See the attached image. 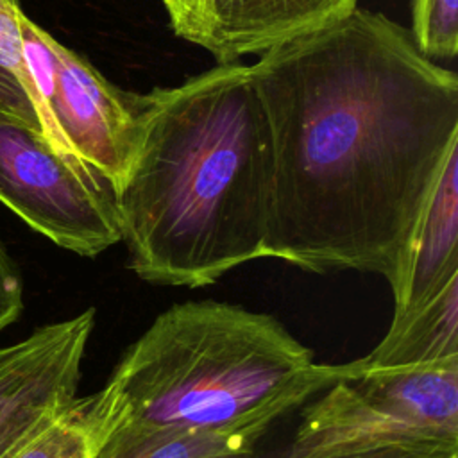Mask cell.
<instances>
[{
	"label": "cell",
	"mask_w": 458,
	"mask_h": 458,
	"mask_svg": "<svg viewBox=\"0 0 458 458\" xmlns=\"http://www.w3.org/2000/svg\"><path fill=\"white\" fill-rule=\"evenodd\" d=\"M272 147L265 258L395 283L453 148L458 79L381 13L261 52L250 64Z\"/></svg>",
	"instance_id": "cell-1"
},
{
	"label": "cell",
	"mask_w": 458,
	"mask_h": 458,
	"mask_svg": "<svg viewBox=\"0 0 458 458\" xmlns=\"http://www.w3.org/2000/svg\"><path fill=\"white\" fill-rule=\"evenodd\" d=\"M132 107L134 154L114 193L131 270L200 288L265 258L272 147L250 64L132 93Z\"/></svg>",
	"instance_id": "cell-2"
},
{
	"label": "cell",
	"mask_w": 458,
	"mask_h": 458,
	"mask_svg": "<svg viewBox=\"0 0 458 458\" xmlns=\"http://www.w3.org/2000/svg\"><path fill=\"white\" fill-rule=\"evenodd\" d=\"M276 317L220 301L161 311L86 397L93 438L122 428L267 431L342 379Z\"/></svg>",
	"instance_id": "cell-3"
},
{
	"label": "cell",
	"mask_w": 458,
	"mask_h": 458,
	"mask_svg": "<svg viewBox=\"0 0 458 458\" xmlns=\"http://www.w3.org/2000/svg\"><path fill=\"white\" fill-rule=\"evenodd\" d=\"M0 202L57 247L84 258L122 242L113 186L41 132L4 116Z\"/></svg>",
	"instance_id": "cell-4"
},
{
	"label": "cell",
	"mask_w": 458,
	"mask_h": 458,
	"mask_svg": "<svg viewBox=\"0 0 458 458\" xmlns=\"http://www.w3.org/2000/svg\"><path fill=\"white\" fill-rule=\"evenodd\" d=\"M18 21L25 66L59 136L116 193L134 154L132 93L118 89L23 13Z\"/></svg>",
	"instance_id": "cell-5"
},
{
	"label": "cell",
	"mask_w": 458,
	"mask_h": 458,
	"mask_svg": "<svg viewBox=\"0 0 458 458\" xmlns=\"http://www.w3.org/2000/svg\"><path fill=\"white\" fill-rule=\"evenodd\" d=\"M95 308L0 347V458L75 399Z\"/></svg>",
	"instance_id": "cell-6"
},
{
	"label": "cell",
	"mask_w": 458,
	"mask_h": 458,
	"mask_svg": "<svg viewBox=\"0 0 458 458\" xmlns=\"http://www.w3.org/2000/svg\"><path fill=\"white\" fill-rule=\"evenodd\" d=\"M458 276V147L437 177L390 286L394 317L406 315Z\"/></svg>",
	"instance_id": "cell-7"
},
{
	"label": "cell",
	"mask_w": 458,
	"mask_h": 458,
	"mask_svg": "<svg viewBox=\"0 0 458 458\" xmlns=\"http://www.w3.org/2000/svg\"><path fill=\"white\" fill-rule=\"evenodd\" d=\"M356 9L358 0H215L209 52L218 63L238 61L335 25Z\"/></svg>",
	"instance_id": "cell-8"
},
{
	"label": "cell",
	"mask_w": 458,
	"mask_h": 458,
	"mask_svg": "<svg viewBox=\"0 0 458 458\" xmlns=\"http://www.w3.org/2000/svg\"><path fill=\"white\" fill-rule=\"evenodd\" d=\"M342 379L381 413L429 435L458 440V360L351 372Z\"/></svg>",
	"instance_id": "cell-9"
},
{
	"label": "cell",
	"mask_w": 458,
	"mask_h": 458,
	"mask_svg": "<svg viewBox=\"0 0 458 458\" xmlns=\"http://www.w3.org/2000/svg\"><path fill=\"white\" fill-rule=\"evenodd\" d=\"M458 360V276L417 310L392 318L385 338L351 372L408 369Z\"/></svg>",
	"instance_id": "cell-10"
},
{
	"label": "cell",
	"mask_w": 458,
	"mask_h": 458,
	"mask_svg": "<svg viewBox=\"0 0 458 458\" xmlns=\"http://www.w3.org/2000/svg\"><path fill=\"white\" fill-rule=\"evenodd\" d=\"M261 435L202 429L122 428L93 438V458H276Z\"/></svg>",
	"instance_id": "cell-11"
},
{
	"label": "cell",
	"mask_w": 458,
	"mask_h": 458,
	"mask_svg": "<svg viewBox=\"0 0 458 458\" xmlns=\"http://www.w3.org/2000/svg\"><path fill=\"white\" fill-rule=\"evenodd\" d=\"M276 458H458V442L431 438L336 437L288 447Z\"/></svg>",
	"instance_id": "cell-12"
},
{
	"label": "cell",
	"mask_w": 458,
	"mask_h": 458,
	"mask_svg": "<svg viewBox=\"0 0 458 458\" xmlns=\"http://www.w3.org/2000/svg\"><path fill=\"white\" fill-rule=\"evenodd\" d=\"M86 403V397H77L5 458H93L95 444Z\"/></svg>",
	"instance_id": "cell-13"
},
{
	"label": "cell",
	"mask_w": 458,
	"mask_h": 458,
	"mask_svg": "<svg viewBox=\"0 0 458 458\" xmlns=\"http://www.w3.org/2000/svg\"><path fill=\"white\" fill-rule=\"evenodd\" d=\"M410 34L429 59H453L458 52V0H413Z\"/></svg>",
	"instance_id": "cell-14"
},
{
	"label": "cell",
	"mask_w": 458,
	"mask_h": 458,
	"mask_svg": "<svg viewBox=\"0 0 458 458\" xmlns=\"http://www.w3.org/2000/svg\"><path fill=\"white\" fill-rule=\"evenodd\" d=\"M0 116L14 118L41 132L54 147V136L47 114L18 73L0 55ZM59 150V148H57ZM70 156V154H68ZM75 157V156H73Z\"/></svg>",
	"instance_id": "cell-15"
},
{
	"label": "cell",
	"mask_w": 458,
	"mask_h": 458,
	"mask_svg": "<svg viewBox=\"0 0 458 458\" xmlns=\"http://www.w3.org/2000/svg\"><path fill=\"white\" fill-rule=\"evenodd\" d=\"M172 30L206 50L211 48L215 32V0H161Z\"/></svg>",
	"instance_id": "cell-16"
},
{
	"label": "cell",
	"mask_w": 458,
	"mask_h": 458,
	"mask_svg": "<svg viewBox=\"0 0 458 458\" xmlns=\"http://www.w3.org/2000/svg\"><path fill=\"white\" fill-rule=\"evenodd\" d=\"M21 14V0H0V55L5 59V63L18 73V77L25 82V86L34 93V97L39 100L52 132H55L54 122L50 114L47 113L39 93L36 89V84L25 66L23 52H21V36H20V18Z\"/></svg>",
	"instance_id": "cell-17"
},
{
	"label": "cell",
	"mask_w": 458,
	"mask_h": 458,
	"mask_svg": "<svg viewBox=\"0 0 458 458\" xmlns=\"http://www.w3.org/2000/svg\"><path fill=\"white\" fill-rule=\"evenodd\" d=\"M23 310L20 268L0 238V331L11 326Z\"/></svg>",
	"instance_id": "cell-18"
}]
</instances>
